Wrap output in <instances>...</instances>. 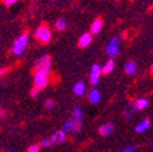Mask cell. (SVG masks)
Masks as SVG:
<instances>
[{
    "instance_id": "cell-17",
    "label": "cell",
    "mask_w": 153,
    "mask_h": 152,
    "mask_svg": "<svg viewBox=\"0 0 153 152\" xmlns=\"http://www.w3.org/2000/svg\"><path fill=\"white\" fill-rule=\"evenodd\" d=\"M114 66H116V63H114V60H113V59L108 60V61L105 63V66L102 67V73H103V74L111 73V72L114 69Z\"/></svg>"
},
{
    "instance_id": "cell-15",
    "label": "cell",
    "mask_w": 153,
    "mask_h": 152,
    "mask_svg": "<svg viewBox=\"0 0 153 152\" xmlns=\"http://www.w3.org/2000/svg\"><path fill=\"white\" fill-rule=\"evenodd\" d=\"M136 69H137V65H136V62H134V61H128L125 65H124V71H125V73H128V74H134L136 72Z\"/></svg>"
},
{
    "instance_id": "cell-16",
    "label": "cell",
    "mask_w": 153,
    "mask_h": 152,
    "mask_svg": "<svg viewBox=\"0 0 153 152\" xmlns=\"http://www.w3.org/2000/svg\"><path fill=\"white\" fill-rule=\"evenodd\" d=\"M83 128V124H82V121H75L73 119L72 121V128H71V134H78V133L82 130Z\"/></svg>"
},
{
    "instance_id": "cell-26",
    "label": "cell",
    "mask_w": 153,
    "mask_h": 152,
    "mask_svg": "<svg viewBox=\"0 0 153 152\" xmlns=\"http://www.w3.org/2000/svg\"><path fill=\"white\" fill-rule=\"evenodd\" d=\"M6 6H11V5H13V4H16V0H4L3 1Z\"/></svg>"
},
{
    "instance_id": "cell-20",
    "label": "cell",
    "mask_w": 153,
    "mask_h": 152,
    "mask_svg": "<svg viewBox=\"0 0 153 152\" xmlns=\"http://www.w3.org/2000/svg\"><path fill=\"white\" fill-rule=\"evenodd\" d=\"M66 27H67V21L65 20V18H59L55 23V28L57 31H65Z\"/></svg>"
},
{
    "instance_id": "cell-30",
    "label": "cell",
    "mask_w": 153,
    "mask_h": 152,
    "mask_svg": "<svg viewBox=\"0 0 153 152\" xmlns=\"http://www.w3.org/2000/svg\"><path fill=\"white\" fill-rule=\"evenodd\" d=\"M151 72H152V73H153V65H152V66H151Z\"/></svg>"
},
{
    "instance_id": "cell-18",
    "label": "cell",
    "mask_w": 153,
    "mask_h": 152,
    "mask_svg": "<svg viewBox=\"0 0 153 152\" xmlns=\"http://www.w3.org/2000/svg\"><path fill=\"white\" fill-rule=\"evenodd\" d=\"M134 104H135L136 110H145L148 106V100L145 99V98H140V99H137Z\"/></svg>"
},
{
    "instance_id": "cell-6",
    "label": "cell",
    "mask_w": 153,
    "mask_h": 152,
    "mask_svg": "<svg viewBox=\"0 0 153 152\" xmlns=\"http://www.w3.org/2000/svg\"><path fill=\"white\" fill-rule=\"evenodd\" d=\"M101 74H102V67L97 63H94L92 67H91V71H90V77H89L90 83L92 85H97Z\"/></svg>"
},
{
    "instance_id": "cell-7",
    "label": "cell",
    "mask_w": 153,
    "mask_h": 152,
    "mask_svg": "<svg viewBox=\"0 0 153 152\" xmlns=\"http://www.w3.org/2000/svg\"><path fill=\"white\" fill-rule=\"evenodd\" d=\"M50 140H51V142L55 144V145H62V144L66 142L67 135H66V133H65L62 129H60V130L53 131V134L50 136Z\"/></svg>"
},
{
    "instance_id": "cell-14",
    "label": "cell",
    "mask_w": 153,
    "mask_h": 152,
    "mask_svg": "<svg viewBox=\"0 0 153 152\" xmlns=\"http://www.w3.org/2000/svg\"><path fill=\"white\" fill-rule=\"evenodd\" d=\"M149 125H151L149 119L145 118V119H142L139 124H136V127H135V131H136V133H139V134H141V133L146 131V130L149 128Z\"/></svg>"
},
{
    "instance_id": "cell-11",
    "label": "cell",
    "mask_w": 153,
    "mask_h": 152,
    "mask_svg": "<svg viewBox=\"0 0 153 152\" xmlns=\"http://www.w3.org/2000/svg\"><path fill=\"white\" fill-rule=\"evenodd\" d=\"M113 130H114L113 123H105V124H102V125L99 128V133H100V135H102V136H108V135H111L112 133H113Z\"/></svg>"
},
{
    "instance_id": "cell-2",
    "label": "cell",
    "mask_w": 153,
    "mask_h": 152,
    "mask_svg": "<svg viewBox=\"0 0 153 152\" xmlns=\"http://www.w3.org/2000/svg\"><path fill=\"white\" fill-rule=\"evenodd\" d=\"M27 43H28V33L25 32V33H22L15 40V43L12 45V49H11L12 55H15V56H22L25 54L26 49H27Z\"/></svg>"
},
{
    "instance_id": "cell-21",
    "label": "cell",
    "mask_w": 153,
    "mask_h": 152,
    "mask_svg": "<svg viewBox=\"0 0 153 152\" xmlns=\"http://www.w3.org/2000/svg\"><path fill=\"white\" fill-rule=\"evenodd\" d=\"M27 152H40V144H33L27 148Z\"/></svg>"
},
{
    "instance_id": "cell-9",
    "label": "cell",
    "mask_w": 153,
    "mask_h": 152,
    "mask_svg": "<svg viewBox=\"0 0 153 152\" xmlns=\"http://www.w3.org/2000/svg\"><path fill=\"white\" fill-rule=\"evenodd\" d=\"M92 42V34L91 33H84L82 34V37L79 38V40H78V45L80 48H86L91 44Z\"/></svg>"
},
{
    "instance_id": "cell-4",
    "label": "cell",
    "mask_w": 153,
    "mask_h": 152,
    "mask_svg": "<svg viewBox=\"0 0 153 152\" xmlns=\"http://www.w3.org/2000/svg\"><path fill=\"white\" fill-rule=\"evenodd\" d=\"M34 88L38 90H42L48 86L49 84V77L48 74L40 72V71H35L34 72Z\"/></svg>"
},
{
    "instance_id": "cell-27",
    "label": "cell",
    "mask_w": 153,
    "mask_h": 152,
    "mask_svg": "<svg viewBox=\"0 0 153 152\" xmlns=\"http://www.w3.org/2000/svg\"><path fill=\"white\" fill-rule=\"evenodd\" d=\"M4 117H5V111L3 108H0V121L4 119Z\"/></svg>"
},
{
    "instance_id": "cell-19",
    "label": "cell",
    "mask_w": 153,
    "mask_h": 152,
    "mask_svg": "<svg viewBox=\"0 0 153 152\" xmlns=\"http://www.w3.org/2000/svg\"><path fill=\"white\" fill-rule=\"evenodd\" d=\"M72 116H73V119H75V121H82L83 117H84V112H83V110L80 107H75L73 110Z\"/></svg>"
},
{
    "instance_id": "cell-22",
    "label": "cell",
    "mask_w": 153,
    "mask_h": 152,
    "mask_svg": "<svg viewBox=\"0 0 153 152\" xmlns=\"http://www.w3.org/2000/svg\"><path fill=\"white\" fill-rule=\"evenodd\" d=\"M135 151H136V146L130 145V146H126V147H124V148H122L117 152H135Z\"/></svg>"
},
{
    "instance_id": "cell-8",
    "label": "cell",
    "mask_w": 153,
    "mask_h": 152,
    "mask_svg": "<svg viewBox=\"0 0 153 152\" xmlns=\"http://www.w3.org/2000/svg\"><path fill=\"white\" fill-rule=\"evenodd\" d=\"M88 99H89V101L91 104H99L101 101V92H100V90L96 89V88L91 89L89 91V94H88Z\"/></svg>"
},
{
    "instance_id": "cell-3",
    "label": "cell",
    "mask_w": 153,
    "mask_h": 152,
    "mask_svg": "<svg viewBox=\"0 0 153 152\" xmlns=\"http://www.w3.org/2000/svg\"><path fill=\"white\" fill-rule=\"evenodd\" d=\"M34 68H35V71H40L49 75L51 72V57L49 55H44L43 57L38 59L34 62Z\"/></svg>"
},
{
    "instance_id": "cell-25",
    "label": "cell",
    "mask_w": 153,
    "mask_h": 152,
    "mask_svg": "<svg viewBox=\"0 0 153 152\" xmlns=\"http://www.w3.org/2000/svg\"><path fill=\"white\" fill-rule=\"evenodd\" d=\"M39 91L40 90H38V89H35L34 86L30 89V95H32V98H34V99H36L38 98V95H39Z\"/></svg>"
},
{
    "instance_id": "cell-13",
    "label": "cell",
    "mask_w": 153,
    "mask_h": 152,
    "mask_svg": "<svg viewBox=\"0 0 153 152\" xmlns=\"http://www.w3.org/2000/svg\"><path fill=\"white\" fill-rule=\"evenodd\" d=\"M86 91V86L83 82H76L73 86V92L74 95H76V96H83V95L85 94Z\"/></svg>"
},
{
    "instance_id": "cell-1",
    "label": "cell",
    "mask_w": 153,
    "mask_h": 152,
    "mask_svg": "<svg viewBox=\"0 0 153 152\" xmlns=\"http://www.w3.org/2000/svg\"><path fill=\"white\" fill-rule=\"evenodd\" d=\"M51 37H52V33H51V29L48 25L43 23L38 27L34 32V38L36 42H39L40 44H48L50 40H51Z\"/></svg>"
},
{
    "instance_id": "cell-12",
    "label": "cell",
    "mask_w": 153,
    "mask_h": 152,
    "mask_svg": "<svg viewBox=\"0 0 153 152\" xmlns=\"http://www.w3.org/2000/svg\"><path fill=\"white\" fill-rule=\"evenodd\" d=\"M102 27H103V20L102 18H96L90 27V33L91 34H97V33L101 32Z\"/></svg>"
},
{
    "instance_id": "cell-23",
    "label": "cell",
    "mask_w": 153,
    "mask_h": 152,
    "mask_svg": "<svg viewBox=\"0 0 153 152\" xmlns=\"http://www.w3.org/2000/svg\"><path fill=\"white\" fill-rule=\"evenodd\" d=\"M52 145V142H51V140H50V138H46V139H43L42 140V142H40V146H43V147H45V148H48V147H50Z\"/></svg>"
},
{
    "instance_id": "cell-28",
    "label": "cell",
    "mask_w": 153,
    "mask_h": 152,
    "mask_svg": "<svg viewBox=\"0 0 153 152\" xmlns=\"http://www.w3.org/2000/svg\"><path fill=\"white\" fill-rule=\"evenodd\" d=\"M6 68H0V75H3V74H5L6 73Z\"/></svg>"
},
{
    "instance_id": "cell-5",
    "label": "cell",
    "mask_w": 153,
    "mask_h": 152,
    "mask_svg": "<svg viewBox=\"0 0 153 152\" xmlns=\"http://www.w3.org/2000/svg\"><path fill=\"white\" fill-rule=\"evenodd\" d=\"M119 42H120V37H113L106 46V51L112 59L117 57L119 55Z\"/></svg>"
},
{
    "instance_id": "cell-10",
    "label": "cell",
    "mask_w": 153,
    "mask_h": 152,
    "mask_svg": "<svg viewBox=\"0 0 153 152\" xmlns=\"http://www.w3.org/2000/svg\"><path fill=\"white\" fill-rule=\"evenodd\" d=\"M136 112V107H135V104L134 102H128L125 106H124V117L130 119L134 117V115H135Z\"/></svg>"
},
{
    "instance_id": "cell-29",
    "label": "cell",
    "mask_w": 153,
    "mask_h": 152,
    "mask_svg": "<svg viewBox=\"0 0 153 152\" xmlns=\"http://www.w3.org/2000/svg\"><path fill=\"white\" fill-rule=\"evenodd\" d=\"M4 152H15V151H11V150H6V151H4Z\"/></svg>"
},
{
    "instance_id": "cell-24",
    "label": "cell",
    "mask_w": 153,
    "mask_h": 152,
    "mask_svg": "<svg viewBox=\"0 0 153 152\" xmlns=\"http://www.w3.org/2000/svg\"><path fill=\"white\" fill-rule=\"evenodd\" d=\"M44 106H45L46 110H52V108L55 107V102H53L52 100H46L45 104H44Z\"/></svg>"
}]
</instances>
